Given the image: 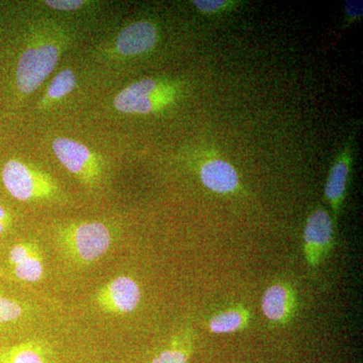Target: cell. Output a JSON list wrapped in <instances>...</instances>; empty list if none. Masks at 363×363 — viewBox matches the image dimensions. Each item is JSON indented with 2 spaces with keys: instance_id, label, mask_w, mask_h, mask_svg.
Wrapping results in <instances>:
<instances>
[{
  "instance_id": "cell-1",
  "label": "cell",
  "mask_w": 363,
  "mask_h": 363,
  "mask_svg": "<svg viewBox=\"0 0 363 363\" xmlns=\"http://www.w3.org/2000/svg\"><path fill=\"white\" fill-rule=\"evenodd\" d=\"M62 252L74 264L89 266L97 262L111 247L112 235L101 222L71 224L59 231Z\"/></svg>"
},
{
  "instance_id": "cell-2",
  "label": "cell",
  "mask_w": 363,
  "mask_h": 363,
  "mask_svg": "<svg viewBox=\"0 0 363 363\" xmlns=\"http://www.w3.org/2000/svg\"><path fill=\"white\" fill-rule=\"evenodd\" d=\"M180 92V85L171 81L145 78L118 93L113 105L117 111L123 113H154L174 104Z\"/></svg>"
},
{
  "instance_id": "cell-3",
  "label": "cell",
  "mask_w": 363,
  "mask_h": 363,
  "mask_svg": "<svg viewBox=\"0 0 363 363\" xmlns=\"http://www.w3.org/2000/svg\"><path fill=\"white\" fill-rule=\"evenodd\" d=\"M1 178L7 192L20 201L51 200L59 196L58 186L51 177L16 160H11L4 164Z\"/></svg>"
},
{
  "instance_id": "cell-4",
  "label": "cell",
  "mask_w": 363,
  "mask_h": 363,
  "mask_svg": "<svg viewBox=\"0 0 363 363\" xmlns=\"http://www.w3.org/2000/svg\"><path fill=\"white\" fill-rule=\"evenodd\" d=\"M60 50L52 44L30 48L23 52L16 67L18 90L28 95L35 92L49 77L59 62Z\"/></svg>"
},
{
  "instance_id": "cell-5",
  "label": "cell",
  "mask_w": 363,
  "mask_h": 363,
  "mask_svg": "<svg viewBox=\"0 0 363 363\" xmlns=\"http://www.w3.org/2000/svg\"><path fill=\"white\" fill-rule=\"evenodd\" d=\"M306 262L316 269L334 245V222L328 212L317 208L308 216L303 234Z\"/></svg>"
},
{
  "instance_id": "cell-6",
  "label": "cell",
  "mask_w": 363,
  "mask_h": 363,
  "mask_svg": "<svg viewBox=\"0 0 363 363\" xmlns=\"http://www.w3.org/2000/svg\"><path fill=\"white\" fill-rule=\"evenodd\" d=\"M142 300V290L128 276L116 277L95 295L100 309L109 314L123 315L135 311Z\"/></svg>"
},
{
  "instance_id": "cell-7",
  "label": "cell",
  "mask_w": 363,
  "mask_h": 363,
  "mask_svg": "<svg viewBox=\"0 0 363 363\" xmlns=\"http://www.w3.org/2000/svg\"><path fill=\"white\" fill-rule=\"evenodd\" d=\"M52 150L60 162L81 180L87 184L97 180L100 172L97 160L84 145L69 138H59L52 143Z\"/></svg>"
},
{
  "instance_id": "cell-8",
  "label": "cell",
  "mask_w": 363,
  "mask_h": 363,
  "mask_svg": "<svg viewBox=\"0 0 363 363\" xmlns=\"http://www.w3.org/2000/svg\"><path fill=\"white\" fill-rule=\"evenodd\" d=\"M352 160V147L350 143H347L334 160L325 185V198L331 205L334 224L337 222L338 215L340 214L345 199Z\"/></svg>"
},
{
  "instance_id": "cell-9",
  "label": "cell",
  "mask_w": 363,
  "mask_h": 363,
  "mask_svg": "<svg viewBox=\"0 0 363 363\" xmlns=\"http://www.w3.org/2000/svg\"><path fill=\"white\" fill-rule=\"evenodd\" d=\"M297 296L291 284L278 281L264 291L262 298V311L272 323L285 325L297 310Z\"/></svg>"
},
{
  "instance_id": "cell-10",
  "label": "cell",
  "mask_w": 363,
  "mask_h": 363,
  "mask_svg": "<svg viewBox=\"0 0 363 363\" xmlns=\"http://www.w3.org/2000/svg\"><path fill=\"white\" fill-rule=\"evenodd\" d=\"M199 177L204 187L216 194L238 195L242 190L238 171L224 160L212 159L203 162Z\"/></svg>"
},
{
  "instance_id": "cell-11",
  "label": "cell",
  "mask_w": 363,
  "mask_h": 363,
  "mask_svg": "<svg viewBox=\"0 0 363 363\" xmlns=\"http://www.w3.org/2000/svg\"><path fill=\"white\" fill-rule=\"evenodd\" d=\"M159 39L157 26L147 21H135L124 28L116 40L117 52L123 56H138L152 51Z\"/></svg>"
},
{
  "instance_id": "cell-12",
  "label": "cell",
  "mask_w": 363,
  "mask_h": 363,
  "mask_svg": "<svg viewBox=\"0 0 363 363\" xmlns=\"http://www.w3.org/2000/svg\"><path fill=\"white\" fill-rule=\"evenodd\" d=\"M0 363H52L51 348L37 340L0 347Z\"/></svg>"
},
{
  "instance_id": "cell-13",
  "label": "cell",
  "mask_w": 363,
  "mask_h": 363,
  "mask_svg": "<svg viewBox=\"0 0 363 363\" xmlns=\"http://www.w3.org/2000/svg\"><path fill=\"white\" fill-rule=\"evenodd\" d=\"M194 351V333L191 328L179 331L168 346L152 358L150 363H188Z\"/></svg>"
},
{
  "instance_id": "cell-14",
  "label": "cell",
  "mask_w": 363,
  "mask_h": 363,
  "mask_svg": "<svg viewBox=\"0 0 363 363\" xmlns=\"http://www.w3.org/2000/svg\"><path fill=\"white\" fill-rule=\"evenodd\" d=\"M250 313L241 305L233 306L210 318L208 328L214 334H228L245 330L250 325Z\"/></svg>"
},
{
  "instance_id": "cell-15",
  "label": "cell",
  "mask_w": 363,
  "mask_h": 363,
  "mask_svg": "<svg viewBox=\"0 0 363 363\" xmlns=\"http://www.w3.org/2000/svg\"><path fill=\"white\" fill-rule=\"evenodd\" d=\"M13 274L16 279L26 283H37L44 276V264L39 248L32 255H28L20 264L13 267Z\"/></svg>"
},
{
  "instance_id": "cell-16",
  "label": "cell",
  "mask_w": 363,
  "mask_h": 363,
  "mask_svg": "<svg viewBox=\"0 0 363 363\" xmlns=\"http://www.w3.org/2000/svg\"><path fill=\"white\" fill-rule=\"evenodd\" d=\"M76 84L77 80L74 72L71 69H65L60 72L52 81L51 85L48 88L47 96L51 100L61 99L75 89Z\"/></svg>"
},
{
  "instance_id": "cell-17",
  "label": "cell",
  "mask_w": 363,
  "mask_h": 363,
  "mask_svg": "<svg viewBox=\"0 0 363 363\" xmlns=\"http://www.w3.org/2000/svg\"><path fill=\"white\" fill-rule=\"evenodd\" d=\"M28 308L20 301L0 295V328L16 323L25 316Z\"/></svg>"
},
{
  "instance_id": "cell-18",
  "label": "cell",
  "mask_w": 363,
  "mask_h": 363,
  "mask_svg": "<svg viewBox=\"0 0 363 363\" xmlns=\"http://www.w3.org/2000/svg\"><path fill=\"white\" fill-rule=\"evenodd\" d=\"M192 4L200 13L214 16L230 11L238 6V2L233 0H194Z\"/></svg>"
},
{
  "instance_id": "cell-19",
  "label": "cell",
  "mask_w": 363,
  "mask_h": 363,
  "mask_svg": "<svg viewBox=\"0 0 363 363\" xmlns=\"http://www.w3.org/2000/svg\"><path fill=\"white\" fill-rule=\"evenodd\" d=\"M37 245L32 242H21L13 245L9 250V260L11 267L20 264L23 259H26L28 255H32L35 250H38Z\"/></svg>"
},
{
  "instance_id": "cell-20",
  "label": "cell",
  "mask_w": 363,
  "mask_h": 363,
  "mask_svg": "<svg viewBox=\"0 0 363 363\" xmlns=\"http://www.w3.org/2000/svg\"><path fill=\"white\" fill-rule=\"evenodd\" d=\"M45 4L51 9L62 11H77L84 6V1L81 0H51V1H45Z\"/></svg>"
},
{
  "instance_id": "cell-21",
  "label": "cell",
  "mask_w": 363,
  "mask_h": 363,
  "mask_svg": "<svg viewBox=\"0 0 363 363\" xmlns=\"http://www.w3.org/2000/svg\"><path fill=\"white\" fill-rule=\"evenodd\" d=\"M363 2L362 1H346L345 13L348 21H358L362 18L363 14Z\"/></svg>"
},
{
  "instance_id": "cell-22",
  "label": "cell",
  "mask_w": 363,
  "mask_h": 363,
  "mask_svg": "<svg viewBox=\"0 0 363 363\" xmlns=\"http://www.w3.org/2000/svg\"><path fill=\"white\" fill-rule=\"evenodd\" d=\"M11 224V216L6 208L0 205V236L6 233Z\"/></svg>"
},
{
  "instance_id": "cell-23",
  "label": "cell",
  "mask_w": 363,
  "mask_h": 363,
  "mask_svg": "<svg viewBox=\"0 0 363 363\" xmlns=\"http://www.w3.org/2000/svg\"><path fill=\"white\" fill-rule=\"evenodd\" d=\"M4 277H6V274H4V271H1V269H0V278H4Z\"/></svg>"
}]
</instances>
